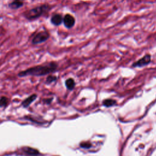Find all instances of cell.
I'll list each match as a JSON object with an SVG mask.
<instances>
[{
  "instance_id": "1",
  "label": "cell",
  "mask_w": 156,
  "mask_h": 156,
  "mask_svg": "<svg viewBox=\"0 0 156 156\" xmlns=\"http://www.w3.org/2000/svg\"><path fill=\"white\" fill-rule=\"evenodd\" d=\"M58 69V63L52 61L47 62L41 65H35L30 67L25 70L20 72L17 76L19 78H24L27 76H43L51 75L57 72Z\"/></svg>"
},
{
  "instance_id": "2",
  "label": "cell",
  "mask_w": 156,
  "mask_h": 156,
  "mask_svg": "<svg viewBox=\"0 0 156 156\" xmlns=\"http://www.w3.org/2000/svg\"><path fill=\"white\" fill-rule=\"evenodd\" d=\"M51 8H52L49 5L44 4L24 12L23 15L26 20L33 21L38 19L41 17L48 13Z\"/></svg>"
},
{
  "instance_id": "3",
  "label": "cell",
  "mask_w": 156,
  "mask_h": 156,
  "mask_svg": "<svg viewBox=\"0 0 156 156\" xmlns=\"http://www.w3.org/2000/svg\"><path fill=\"white\" fill-rule=\"evenodd\" d=\"M50 33L47 31H41L37 32L32 39V43L33 44H38L45 42L50 38Z\"/></svg>"
},
{
  "instance_id": "4",
  "label": "cell",
  "mask_w": 156,
  "mask_h": 156,
  "mask_svg": "<svg viewBox=\"0 0 156 156\" xmlns=\"http://www.w3.org/2000/svg\"><path fill=\"white\" fill-rule=\"evenodd\" d=\"M151 62V56L150 54H146L140 59L138 60L137 62L133 63L132 65V67H143Z\"/></svg>"
},
{
  "instance_id": "5",
  "label": "cell",
  "mask_w": 156,
  "mask_h": 156,
  "mask_svg": "<svg viewBox=\"0 0 156 156\" xmlns=\"http://www.w3.org/2000/svg\"><path fill=\"white\" fill-rule=\"evenodd\" d=\"M75 18L70 14H66L63 18L64 26L68 29L72 28L75 25Z\"/></svg>"
},
{
  "instance_id": "6",
  "label": "cell",
  "mask_w": 156,
  "mask_h": 156,
  "mask_svg": "<svg viewBox=\"0 0 156 156\" xmlns=\"http://www.w3.org/2000/svg\"><path fill=\"white\" fill-rule=\"evenodd\" d=\"M63 18L62 15L59 14H55L51 18V23L56 26H60L63 23Z\"/></svg>"
},
{
  "instance_id": "7",
  "label": "cell",
  "mask_w": 156,
  "mask_h": 156,
  "mask_svg": "<svg viewBox=\"0 0 156 156\" xmlns=\"http://www.w3.org/2000/svg\"><path fill=\"white\" fill-rule=\"evenodd\" d=\"M24 6V2L22 0H14L8 5V7L12 10H17Z\"/></svg>"
},
{
  "instance_id": "8",
  "label": "cell",
  "mask_w": 156,
  "mask_h": 156,
  "mask_svg": "<svg viewBox=\"0 0 156 156\" xmlns=\"http://www.w3.org/2000/svg\"><path fill=\"white\" fill-rule=\"evenodd\" d=\"M37 98V95L36 94H32L22 102V106L25 107H28L33 101H34Z\"/></svg>"
},
{
  "instance_id": "9",
  "label": "cell",
  "mask_w": 156,
  "mask_h": 156,
  "mask_svg": "<svg viewBox=\"0 0 156 156\" xmlns=\"http://www.w3.org/2000/svg\"><path fill=\"white\" fill-rule=\"evenodd\" d=\"M65 86L68 90H72L75 87L76 83L75 80L73 78H69L65 81Z\"/></svg>"
},
{
  "instance_id": "10",
  "label": "cell",
  "mask_w": 156,
  "mask_h": 156,
  "mask_svg": "<svg viewBox=\"0 0 156 156\" xmlns=\"http://www.w3.org/2000/svg\"><path fill=\"white\" fill-rule=\"evenodd\" d=\"M57 76L52 75H49L46 79L45 83L47 84H51L53 83L54 82H56L57 81Z\"/></svg>"
},
{
  "instance_id": "11",
  "label": "cell",
  "mask_w": 156,
  "mask_h": 156,
  "mask_svg": "<svg viewBox=\"0 0 156 156\" xmlns=\"http://www.w3.org/2000/svg\"><path fill=\"white\" fill-rule=\"evenodd\" d=\"M9 102V99L5 96H3L0 98V107H6Z\"/></svg>"
},
{
  "instance_id": "12",
  "label": "cell",
  "mask_w": 156,
  "mask_h": 156,
  "mask_svg": "<svg viewBox=\"0 0 156 156\" xmlns=\"http://www.w3.org/2000/svg\"><path fill=\"white\" fill-rule=\"evenodd\" d=\"M116 103V101L113 99H106L103 101V104L106 107H110L114 106Z\"/></svg>"
},
{
  "instance_id": "13",
  "label": "cell",
  "mask_w": 156,
  "mask_h": 156,
  "mask_svg": "<svg viewBox=\"0 0 156 156\" xmlns=\"http://www.w3.org/2000/svg\"><path fill=\"white\" fill-rule=\"evenodd\" d=\"M26 152H28V154H38V152H37V151H36V150H35V149H32V148H26L25 149V151Z\"/></svg>"
},
{
  "instance_id": "14",
  "label": "cell",
  "mask_w": 156,
  "mask_h": 156,
  "mask_svg": "<svg viewBox=\"0 0 156 156\" xmlns=\"http://www.w3.org/2000/svg\"><path fill=\"white\" fill-rule=\"evenodd\" d=\"M1 18H2V17H0V19H1Z\"/></svg>"
}]
</instances>
